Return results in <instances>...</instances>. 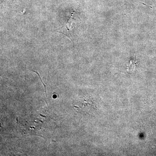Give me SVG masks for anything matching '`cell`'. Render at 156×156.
Returning a JSON list of instances; mask_svg holds the SVG:
<instances>
[{"label": "cell", "instance_id": "6da1fadb", "mask_svg": "<svg viewBox=\"0 0 156 156\" xmlns=\"http://www.w3.org/2000/svg\"><path fill=\"white\" fill-rule=\"evenodd\" d=\"M73 14L74 12L72 13L69 19L68 20L67 23L61 28L58 29V30H56L55 31L56 32L62 34L67 37L73 42V44H74L73 41V35L74 31V27L73 25Z\"/></svg>", "mask_w": 156, "mask_h": 156}]
</instances>
